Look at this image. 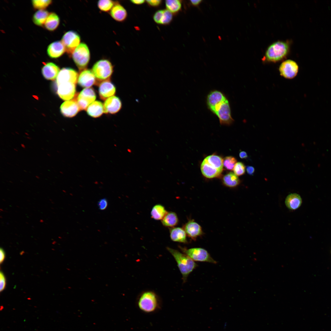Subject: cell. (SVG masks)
Returning <instances> with one entry per match:
<instances>
[{"label": "cell", "instance_id": "6da1fadb", "mask_svg": "<svg viewBox=\"0 0 331 331\" xmlns=\"http://www.w3.org/2000/svg\"><path fill=\"white\" fill-rule=\"evenodd\" d=\"M137 306L143 313L151 314L159 309L161 303L158 297L154 292L147 291L143 293L139 297Z\"/></svg>", "mask_w": 331, "mask_h": 331}, {"label": "cell", "instance_id": "7a4b0ae2", "mask_svg": "<svg viewBox=\"0 0 331 331\" xmlns=\"http://www.w3.org/2000/svg\"><path fill=\"white\" fill-rule=\"evenodd\" d=\"M167 249L176 261L182 275L183 282H185L189 275L197 266V264L185 254L169 247H167Z\"/></svg>", "mask_w": 331, "mask_h": 331}, {"label": "cell", "instance_id": "3957f363", "mask_svg": "<svg viewBox=\"0 0 331 331\" xmlns=\"http://www.w3.org/2000/svg\"><path fill=\"white\" fill-rule=\"evenodd\" d=\"M289 51V46L286 42L278 41L272 43L268 48L265 57L268 61L277 62L284 58Z\"/></svg>", "mask_w": 331, "mask_h": 331}, {"label": "cell", "instance_id": "277c9868", "mask_svg": "<svg viewBox=\"0 0 331 331\" xmlns=\"http://www.w3.org/2000/svg\"><path fill=\"white\" fill-rule=\"evenodd\" d=\"M97 82L109 80L113 72V67L110 62L106 59H101L96 62L92 70Z\"/></svg>", "mask_w": 331, "mask_h": 331}, {"label": "cell", "instance_id": "5b68a950", "mask_svg": "<svg viewBox=\"0 0 331 331\" xmlns=\"http://www.w3.org/2000/svg\"><path fill=\"white\" fill-rule=\"evenodd\" d=\"M72 55L74 62L79 70H82L86 68L90 58L89 51L86 44L80 43Z\"/></svg>", "mask_w": 331, "mask_h": 331}, {"label": "cell", "instance_id": "8992f818", "mask_svg": "<svg viewBox=\"0 0 331 331\" xmlns=\"http://www.w3.org/2000/svg\"><path fill=\"white\" fill-rule=\"evenodd\" d=\"M183 252L194 261L206 262L216 264L217 262L211 256L205 249L201 248H193L187 249L180 247Z\"/></svg>", "mask_w": 331, "mask_h": 331}, {"label": "cell", "instance_id": "52a82bcc", "mask_svg": "<svg viewBox=\"0 0 331 331\" xmlns=\"http://www.w3.org/2000/svg\"><path fill=\"white\" fill-rule=\"evenodd\" d=\"M213 113L218 116L221 125H230L234 121L231 116L230 108L227 99L218 105Z\"/></svg>", "mask_w": 331, "mask_h": 331}, {"label": "cell", "instance_id": "ba28073f", "mask_svg": "<svg viewBox=\"0 0 331 331\" xmlns=\"http://www.w3.org/2000/svg\"><path fill=\"white\" fill-rule=\"evenodd\" d=\"M96 94L92 88H85L78 94L76 98L80 110H86L88 107L94 101Z\"/></svg>", "mask_w": 331, "mask_h": 331}, {"label": "cell", "instance_id": "9c48e42d", "mask_svg": "<svg viewBox=\"0 0 331 331\" xmlns=\"http://www.w3.org/2000/svg\"><path fill=\"white\" fill-rule=\"evenodd\" d=\"M61 41L65 46L67 52L69 54H72L80 44V37L76 32L70 31L64 34Z\"/></svg>", "mask_w": 331, "mask_h": 331}, {"label": "cell", "instance_id": "30bf717a", "mask_svg": "<svg viewBox=\"0 0 331 331\" xmlns=\"http://www.w3.org/2000/svg\"><path fill=\"white\" fill-rule=\"evenodd\" d=\"M299 67L294 61L287 60L283 62L280 66L279 70L280 74L284 78L292 79L296 76L298 72Z\"/></svg>", "mask_w": 331, "mask_h": 331}, {"label": "cell", "instance_id": "8fae6325", "mask_svg": "<svg viewBox=\"0 0 331 331\" xmlns=\"http://www.w3.org/2000/svg\"><path fill=\"white\" fill-rule=\"evenodd\" d=\"M78 74L74 69L64 68L60 70L56 78L57 86L64 83L71 82L76 84L78 82Z\"/></svg>", "mask_w": 331, "mask_h": 331}, {"label": "cell", "instance_id": "7c38bea8", "mask_svg": "<svg viewBox=\"0 0 331 331\" xmlns=\"http://www.w3.org/2000/svg\"><path fill=\"white\" fill-rule=\"evenodd\" d=\"M57 93L63 100H70L76 95V84L71 82L62 83L57 86Z\"/></svg>", "mask_w": 331, "mask_h": 331}, {"label": "cell", "instance_id": "4fadbf2b", "mask_svg": "<svg viewBox=\"0 0 331 331\" xmlns=\"http://www.w3.org/2000/svg\"><path fill=\"white\" fill-rule=\"evenodd\" d=\"M80 110L76 98L66 101L60 107L62 114L65 117H72L77 115Z\"/></svg>", "mask_w": 331, "mask_h": 331}, {"label": "cell", "instance_id": "5bb4252c", "mask_svg": "<svg viewBox=\"0 0 331 331\" xmlns=\"http://www.w3.org/2000/svg\"><path fill=\"white\" fill-rule=\"evenodd\" d=\"M187 235L193 240L203 235V232L201 226L194 220H189L183 228Z\"/></svg>", "mask_w": 331, "mask_h": 331}, {"label": "cell", "instance_id": "9a60e30c", "mask_svg": "<svg viewBox=\"0 0 331 331\" xmlns=\"http://www.w3.org/2000/svg\"><path fill=\"white\" fill-rule=\"evenodd\" d=\"M227 99L221 92L215 90L211 92L207 95V104L209 108L213 112L217 106Z\"/></svg>", "mask_w": 331, "mask_h": 331}, {"label": "cell", "instance_id": "2e32d148", "mask_svg": "<svg viewBox=\"0 0 331 331\" xmlns=\"http://www.w3.org/2000/svg\"><path fill=\"white\" fill-rule=\"evenodd\" d=\"M103 106L104 113L114 114L117 113L120 110L122 107V102L119 97L113 96L106 100Z\"/></svg>", "mask_w": 331, "mask_h": 331}, {"label": "cell", "instance_id": "e0dca14e", "mask_svg": "<svg viewBox=\"0 0 331 331\" xmlns=\"http://www.w3.org/2000/svg\"><path fill=\"white\" fill-rule=\"evenodd\" d=\"M116 92L115 86L109 80L103 81L99 85V94L100 98L102 100H106L113 96Z\"/></svg>", "mask_w": 331, "mask_h": 331}, {"label": "cell", "instance_id": "ac0fdd59", "mask_svg": "<svg viewBox=\"0 0 331 331\" xmlns=\"http://www.w3.org/2000/svg\"><path fill=\"white\" fill-rule=\"evenodd\" d=\"M96 78L92 70L85 69L79 74L78 80V84L81 87L89 88L95 83Z\"/></svg>", "mask_w": 331, "mask_h": 331}, {"label": "cell", "instance_id": "d6986e66", "mask_svg": "<svg viewBox=\"0 0 331 331\" xmlns=\"http://www.w3.org/2000/svg\"><path fill=\"white\" fill-rule=\"evenodd\" d=\"M60 71L59 67L51 62L47 63L42 69L43 75L45 79L48 80H55L57 77Z\"/></svg>", "mask_w": 331, "mask_h": 331}, {"label": "cell", "instance_id": "ffe728a7", "mask_svg": "<svg viewBox=\"0 0 331 331\" xmlns=\"http://www.w3.org/2000/svg\"><path fill=\"white\" fill-rule=\"evenodd\" d=\"M66 51L65 48L62 42L58 41L51 43L48 46L47 52L51 58H56L62 55Z\"/></svg>", "mask_w": 331, "mask_h": 331}, {"label": "cell", "instance_id": "44dd1931", "mask_svg": "<svg viewBox=\"0 0 331 331\" xmlns=\"http://www.w3.org/2000/svg\"><path fill=\"white\" fill-rule=\"evenodd\" d=\"M200 168L203 175L209 179L220 177L222 172L211 166L205 159L202 162Z\"/></svg>", "mask_w": 331, "mask_h": 331}, {"label": "cell", "instance_id": "7402d4cb", "mask_svg": "<svg viewBox=\"0 0 331 331\" xmlns=\"http://www.w3.org/2000/svg\"><path fill=\"white\" fill-rule=\"evenodd\" d=\"M170 236L173 241L186 243L187 234L183 228L173 227L169 229Z\"/></svg>", "mask_w": 331, "mask_h": 331}, {"label": "cell", "instance_id": "603a6c76", "mask_svg": "<svg viewBox=\"0 0 331 331\" xmlns=\"http://www.w3.org/2000/svg\"><path fill=\"white\" fill-rule=\"evenodd\" d=\"M111 16L115 20L122 22L124 21L127 16V12L121 5L116 3L111 10Z\"/></svg>", "mask_w": 331, "mask_h": 331}, {"label": "cell", "instance_id": "cb8c5ba5", "mask_svg": "<svg viewBox=\"0 0 331 331\" xmlns=\"http://www.w3.org/2000/svg\"><path fill=\"white\" fill-rule=\"evenodd\" d=\"M88 114L93 118L100 117L104 112V106L102 103L95 101L91 103L86 109Z\"/></svg>", "mask_w": 331, "mask_h": 331}, {"label": "cell", "instance_id": "d4e9b609", "mask_svg": "<svg viewBox=\"0 0 331 331\" xmlns=\"http://www.w3.org/2000/svg\"><path fill=\"white\" fill-rule=\"evenodd\" d=\"M302 203V199L300 195L296 193H292L288 195L285 200L287 207L291 210H295L299 208Z\"/></svg>", "mask_w": 331, "mask_h": 331}, {"label": "cell", "instance_id": "484cf974", "mask_svg": "<svg viewBox=\"0 0 331 331\" xmlns=\"http://www.w3.org/2000/svg\"><path fill=\"white\" fill-rule=\"evenodd\" d=\"M222 182L223 185L226 187L234 188L239 184L240 180L234 173L230 172L223 176Z\"/></svg>", "mask_w": 331, "mask_h": 331}, {"label": "cell", "instance_id": "4316f807", "mask_svg": "<svg viewBox=\"0 0 331 331\" xmlns=\"http://www.w3.org/2000/svg\"><path fill=\"white\" fill-rule=\"evenodd\" d=\"M161 221L164 226L172 228L177 225L178 219L175 213L169 211L167 212Z\"/></svg>", "mask_w": 331, "mask_h": 331}, {"label": "cell", "instance_id": "83f0119b", "mask_svg": "<svg viewBox=\"0 0 331 331\" xmlns=\"http://www.w3.org/2000/svg\"><path fill=\"white\" fill-rule=\"evenodd\" d=\"M59 22V16L54 13H51L44 24L45 27L49 31H54L58 26Z\"/></svg>", "mask_w": 331, "mask_h": 331}, {"label": "cell", "instance_id": "f1b7e54d", "mask_svg": "<svg viewBox=\"0 0 331 331\" xmlns=\"http://www.w3.org/2000/svg\"><path fill=\"white\" fill-rule=\"evenodd\" d=\"M211 166L219 170L223 171V159L220 156L212 154L207 157L204 159Z\"/></svg>", "mask_w": 331, "mask_h": 331}, {"label": "cell", "instance_id": "f546056e", "mask_svg": "<svg viewBox=\"0 0 331 331\" xmlns=\"http://www.w3.org/2000/svg\"><path fill=\"white\" fill-rule=\"evenodd\" d=\"M49 15L48 12L44 10H40L33 15L32 20L36 25L41 26L44 25Z\"/></svg>", "mask_w": 331, "mask_h": 331}, {"label": "cell", "instance_id": "4dcf8cb0", "mask_svg": "<svg viewBox=\"0 0 331 331\" xmlns=\"http://www.w3.org/2000/svg\"><path fill=\"white\" fill-rule=\"evenodd\" d=\"M167 212L163 206L157 204L153 207L151 215L152 218L155 220H162Z\"/></svg>", "mask_w": 331, "mask_h": 331}, {"label": "cell", "instance_id": "1f68e13d", "mask_svg": "<svg viewBox=\"0 0 331 331\" xmlns=\"http://www.w3.org/2000/svg\"><path fill=\"white\" fill-rule=\"evenodd\" d=\"M167 9L172 13H176L181 9V1L178 0H167L165 1Z\"/></svg>", "mask_w": 331, "mask_h": 331}, {"label": "cell", "instance_id": "d6a6232c", "mask_svg": "<svg viewBox=\"0 0 331 331\" xmlns=\"http://www.w3.org/2000/svg\"><path fill=\"white\" fill-rule=\"evenodd\" d=\"M114 2L112 0H101L98 1V8L101 11L107 12L111 10L114 6Z\"/></svg>", "mask_w": 331, "mask_h": 331}, {"label": "cell", "instance_id": "836d02e7", "mask_svg": "<svg viewBox=\"0 0 331 331\" xmlns=\"http://www.w3.org/2000/svg\"><path fill=\"white\" fill-rule=\"evenodd\" d=\"M236 163L237 160L233 156H227L223 159V166L226 169L228 170H233Z\"/></svg>", "mask_w": 331, "mask_h": 331}, {"label": "cell", "instance_id": "e575fe53", "mask_svg": "<svg viewBox=\"0 0 331 331\" xmlns=\"http://www.w3.org/2000/svg\"><path fill=\"white\" fill-rule=\"evenodd\" d=\"M52 1L50 0H32L33 7L36 9L41 10L47 7L51 4Z\"/></svg>", "mask_w": 331, "mask_h": 331}, {"label": "cell", "instance_id": "d590c367", "mask_svg": "<svg viewBox=\"0 0 331 331\" xmlns=\"http://www.w3.org/2000/svg\"><path fill=\"white\" fill-rule=\"evenodd\" d=\"M172 19V13L167 9L163 10V13L160 24L168 25L171 21Z\"/></svg>", "mask_w": 331, "mask_h": 331}, {"label": "cell", "instance_id": "8d00e7d4", "mask_svg": "<svg viewBox=\"0 0 331 331\" xmlns=\"http://www.w3.org/2000/svg\"><path fill=\"white\" fill-rule=\"evenodd\" d=\"M245 167L242 162H237L234 167L233 170L234 173L237 176H240L243 175L245 172Z\"/></svg>", "mask_w": 331, "mask_h": 331}, {"label": "cell", "instance_id": "74e56055", "mask_svg": "<svg viewBox=\"0 0 331 331\" xmlns=\"http://www.w3.org/2000/svg\"><path fill=\"white\" fill-rule=\"evenodd\" d=\"M163 12V10H158L154 15L153 17V20L156 23L158 24H160Z\"/></svg>", "mask_w": 331, "mask_h": 331}, {"label": "cell", "instance_id": "f35d334b", "mask_svg": "<svg viewBox=\"0 0 331 331\" xmlns=\"http://www.w3.org/2000/svg\"><path fill=\"white\" fill-rule=\"evenodd\" d=\"M98 206L101 210H105L107 207L108 203L106 199H102L98 202Z\"/></svg>", "mask_w": 331, "mask_h": 331}, {"label": "cell", "instance_id": "ab89813d", "mask_svg": "<svg viewBox=\"0 0 331 331\" xmlns=\"http://www.w3.org/2000/svg\"><path fill=\"white\" fill-rule=\"evenodd\" d=\"M6 285V280L5 277L2 272L0 273V291L1 292L5 289Z\"/></svg>", "mask_w": 331, "mask_h": 331}, {"label": "cell", "instance_id": "60d3db41", "mask_svg": "<svg viewBox=\"0 0 331 331\" xmlns=\"http://www.w3.org/2000/svg\"><path fill=\"white\" fill-rule=\"evenodd\" d=\"M146 1L149 5L154 7L159 6L162 2L160 0H146Z\"/></svg>", "mask_w": 331, "mask_h": 331}, {"label": "cell", "instance_id": "b9f144b4", "mask_svg": "<svg viewBox=\"0 0 331 331\" xmlns=\"http://www.w3.org/2000/svg\"><path fill=\"white\" fill-rule=\"evenodd\" d=\"M246 171L248 174L253 175L255 172V169L252 166H248L246 168Z\"/></svg>", "mask_w": 331, "mask_h": 331}, {"label": "cell", "instance_id": "7bdbcfd3", "mask_svg": "<svg viewBox=\"0 0 331 331\" xmlns=\"http://www.w3.org/2000/svg\"><path fill=\"white\" fill-rule=\"evenodd\" d=\"M202 1L201 0H193L190 1L191 5L196 7L198 6Z\"/></svg>", "mask_w": 331, "mask_h": 331}, {"label": "cell", "instance_id": "ee69618b", "mask_svg": "<svg viewBox=\"0 0 331 331\" xmlns=\"http://www.w3.org/2000/svg\"><path fill=\"white\" fill-rule=\"evenodd\" d=\"M0 262L1 263L3 262L5 258V252L2 248H1L0 249Z\"/></svg>", "mask_w": 331, "mask_h": 331}, {"label": "cell", "instance_id": "f6af8a7d", "mask_svg": "<svg viewBox=\"0 0 331 331\" xmlns=\"http://www.w3.org/2000/svg\"><path fill=\"white\" fill-rule=\"evenodd\" d=\"M240 157L242 159H246L248 157V155L245 151H241L239 154Z\"/></svg>", "mask_w": 331, "mask_h": 331}, {"label": "cell", "instance_id": "bcb514c9", "mask_svg": "<svg viewBox=\"0 0 331 331\" xmlns=\"http://www.w3.org/2000/svg\"><path fill=\"white\" fill-rule=\"evenodd\" d=\"M131 1L132 3L136 5H140L143 3L145 2V0H132Z\"/></svg>", "mask_w": 331, "mask_h": 331}]
</instances>
